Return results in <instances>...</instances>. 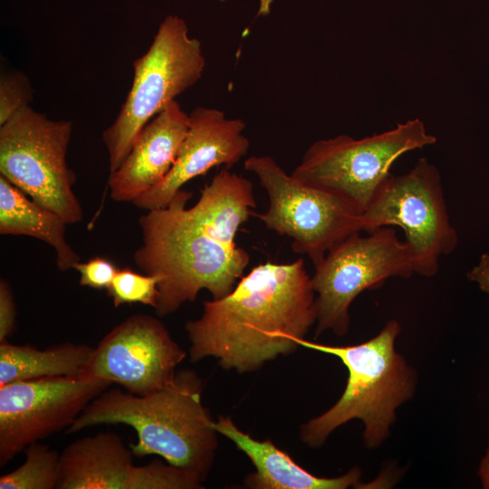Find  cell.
I'll return each instance as SVG.
<instances>
[{
    "mask_svg": "<svg viewBox=\"0 0 489 489\" xmlns=\"http://www.w3.org/2000/svg\"><path fill=\"white\" fill-rule=\"evenodd\" d=\"M192 192L180 189L164 208L139 219L142 244L133 255L144 273L158 275L159 317L194 302L202 290L226 296L250 262L237 245V232L255 207L253 183L225 168L187 207Z\"/></svg>",
    "mask_w": 489,
    "mask_h": 489,
    "instance_id": "6da1fadb",
    "label": "cell"
},
{
    "mask_svg": "<svg viewBox=\"0 0 489 489\" xmlns=\"http://www.w3.org/2000/svg\"><path fill=\"white\" fill-rule=\"evenodd\" d=\"M314 323L315 292L304 261L260 264L226 296L205 301L201 316L186 323L189 360L213 357L226 370L254 371L294 352L295 340Z\"/></svg>",
    "mask_w": 489,
    "mask_h": 489,
    "instance_id": "7a4b0ae2",
    "label": "cell"
},
{
    "mask_svg": "<svg viewBox=\"0 0 489 489\" xmlns=\"http://www.w3.org/2000/svg\"><path fill=\"white\" fill-rule=\"evenodd\" d=\"M203 383L191 369L147 395L105 389L66 429L68 434L101 424H123L137 434L134 456L158 455L204 481L212 467L217 432L202 402Z\"/></svg>",
    "mask_w": 489,
    "mask_h": 489,
    "instance_id": "3957f363",
    "label": "cell"
},
{
    "mask_svg": "<svg viewBox=\"0 0 489 489\" xmlns=\"http://www.w3.org/2000/svg\"><path fill=\"white\" fill-rule=\"evenodd\" d=\"M400 330L397 320H389L375 337L348 346L295 340L300 347L339 358L349 373L340 399L302 426L303 443L318 447L336 428L352 419L363 422V441L368 448H377L386 440L396 409L413 397L416 387L414 370L395 350Z\"/></svg>",
    "mask_w": 489,
    "mask_h": 489,
    "instance_id": "277c9868",
    "label": "cell"
},
{
    "mask_svg": "<svg viewBox=\"0 0 489 489\" xmlns=\"http://www.w3.org/2000/svg\"><path fill=\"white\" fill-rule=\"evenodd\" d=\"M206 59L201 42L174 14L160 23L149 50L133 62V81L115 120L102 133L110 173L122 163L140 130L176 97L197 82Z\"/></svg>",
    "mask_w": 489,
    "mask_h": 489,
    "instance_id": "5b68a950",
    "label": "cell"
},
{
    "mask_svg": "<svg viewBox=\"0 0 489 489\" xmlns=\"http://www.w3.org/2000/svg\"><path fill=\"white\" fill-rule=\"evenodd\" d=\"M436 142L419 119L362 139L341 134L314 141L291 174L340 196L362 214L400 156Z\"/></svg>",
    "mask_w": 489,
    "mask_h": 489,
    "instance_id": "8992f818",
    "label": "cell"
},
{
    "mask_svg": "<svg viewBox=\"0 0 489 489\" xmlns=\"http://www.w3.org/2000/svg\"><path fill=\"white\" fill-rule=\"evenodd\" d=\"M244 167L257 177L269 198L268 209L252 216L291 238L292 251L307 255L314 266L338 242L362 232L361 213L350 202L287 174L272 157L253 155Z\"/></svg>",
    "mask_w": 489,
    "mask_h": 489,
    "instance_id": "52a82bcc",
    "label": "cell"
},
{
    "mask_svg": "<svg viewBox=\"0 0 489 489\" xmlns=\"http://www.w3.org/2000/svg\"><path fill=\"white\" fill-rule=\"evenodd\" d=\"M72 132V121L51 120L32 106L0 125V176L67 225L83 216L66 161Z\"/></svg>",
    "mask_w": 489,
    "mask_h": 489,
    "instance_id": "ba28073f",
    "label": "cell"
},
{
    "mask_svg": "<svg viewBox=\"0 0 489 489\" xmlns=\"http://www.w3.org/2000/svg\"><path fill=\"white\" fill-rule=\"evenodd\" d=\"M362 231L398 226L405 240L414 273L424 277L436 274L441 257L457 246L442 178L427 158H419L407 173L391 174L361 214Z\"/></svg>",
    "mask_w": 489,
    "mask_h": 489,
    "instance_id": "9c48e42d",
    "label": "cell"
},
{
    "mask_svg": "<svg viewBox=\"0 0 489 489\" xmlns=\"http://www.w3.org/2000/svg\"><path fill=\"white\" fill-rule=\"evenodd\" d=\"M311 276L315 292L314 338L326 331L338 336L350 328V307L366 290L377 289L392 277L408 278L415 273L406 243L391 226L368 235L352 234L334 244Z\"/></svg>",
    "mask_w": 489,
    "mask_h": 489,
    "instance_id": "30bf717a",
    "label": "cell"
},
{
    "mask_svg": "<svg viewBox=\"0 0 489 489\" xmlns=\"http://www.w3.org/2000/svg\"><path fill=\"white\" fill-rule=\"evenodd\" d=\"M110 385L100 379L48 377L0 386V466L29 445L70 427Z\"/></svg>",
    "mask_w": 489,
    "mask_h": 489,
    "instance_id": "8fae6325",
    "label": "cell"
},
{
    "mask_svg": "<svg viewBox=\"0 0 489 489\" xmlns=\"http://www.w3.org/2000/svg\"><path fill=\"white\" fill-rule=\"evenodd\" d=\"M186 351L158 319L129 316L99 342L81 375L121 386L135 395H147L170 383Z\"/></svg>",
    "mask_w": 489,
    "mask_h": 489,
    "instance_id": "7c38bea8",
    "label": "cell"
},
{
    "mask_svg": "<svg viewBox=\"0 0 489 489\" xmlns=\"http://www.w3.org/2000/svg\"><path fill=\"white\" fill-rule=\"evenodd\" d=\"M133 453L112 432L69 444L60 455L57 489H198L203 481L168 462L133 464Z\"/></svg>",
    "mask_w": 489,
    "mask_h": 489,
    "instance_id": "4fadbf2b",
    "label": "cell"
},
{
    "mask_svg": "<svg viewBox=\"0 0 489 489\" xmlns=\"http://www.w3.org/2000/svg\"><path fill=\"white\" fill-rule=\"evenodd\" d=\"M188 115V129L173 167L158 185L133 202L138 208H164L189 180L215 167L230 168L246 155L250 143L244 135L243 120L228 119L220 110L202 106Z\"/></svg>",
    "mask_w": 489,
    "mask_h": 489,
    "instance_id": "5bb4252c",
    "label": "cell"
},
{
    "mask_svg": "<svg viewBox=\"0 0 489 489\" xmlns=\"http://www.w3.org/2000/svg\"><path fill=\"white\" fill-rule=\"evenodd\" d=\"M188 124L189 115L176 100L146 124L120 166L110 173V197L133 203L158 185L173 167Z\"/></svg>",
    "mask_w": 489,
    "mask_h": 489,
    "instance_id": "9a60e30c",
    "label": "cell"
},
{
    "mask_svg": "<svg viewBox=\"0 0 489 489\" xmlns=\"http://www.w3.org/2000/svg\"><path fill=\"white\" fill-rule=\"evenodd\" d=\"M218 434L230 439L255 467L245 478V485L254 489H346L360 485L361 471L353 467L337 477L311 474L270 440H257L244 433L230 417L219 416L214 422Z\"/></svg>",
    "mask_w": 489,
    "mask_h": 489,
    "instance_id": "2e32d148",
    "label": "cell"
},
{
    "mask_svg": "<svg viewBox=\"0 0 489 489\" xmlns=\"http://www.w3.org/2000/svg\"><path fill=\"white\" fill-rule=\"evenodd\" d=\"M67 223L31 199L0 176V234L35 237L51 245L61 271L73 268L80 257L65 239Z\"/></svg>",
    "mask_w": 489,
    "mask_h": 489,
    "instance_id": "e0dca14e",
    "label": "cell"
},
{
    "mask_svg": "<svg viewBox=\"0 0 489 489\" xmlns=\"http://www.w3.org/2000/svg\"><path fill=\"white\" fill-rule=\"evenodd\" d=\"M93 347L62 343L39 350L0 342V386L48 377H81Z\"/></svg>",
    "mask_w": 489,
    "mask_h": 489,
    "instance_id": "ac0fdd59",
    "label": "cell"
},
{
    "mask_svg": "<svg viewBox=\"0 0 489 489\" xmlns=\"http://www.w3.org/2000/svg\"><path fill=\"white\" fill-rule=\"evenodd\" d=\"M24 452V462L0 477V489H57L60 455L38 442L29 445Z\"/></svg>",
    "mask_w": 489,
    "mask_h": 489,
    "instance_id": "d6986e66",
    "label": "cell"
},
{
    "mask_svg": "<svg viewBox=\"0 0 489 489\" xmlns=\"http://www.w3.org/2000/svg\"><path fill=\"white\" fill-rule=\"evenodd\" d=\"M160 281L158 275L141 274L129 267L119 268L107 292L115 307L141 303L155 309L158 300Z\"/></svg>",
    "mask_w": 489,
    "mask_h": 489,
    "instance_id": "ffe728a7",
    "label": "cell"
},
{
    "mask_svg": "<svg viewBox=\"0 0 489 489\" xmlns=\"http://www.w3.org/2000/svg\"><path fill=\"white\" fill-rule=\"evenodd\" d=\"M34 89L29 79L19 71H2L0 76V125L23 109L31 106Z\"/></svg>",
    "mask_w": 489,
    "mask_h": 489,
    "instance_id": "44dd1931",
    "label": "cell"
},
{
    "mask_svg": "<svg viewBox=\"0 0 489 489\" xmlns=\"http://www.w3.org/2000/svg\"><path fill=\"white\" fill-rule=\"evenodd\" d=\"M73 269L80 273L81 285L107 290L119 268L110 260L96 256L85 263L77 262Z\"/></svg>",
    "mask_w": 489,
    "mask_h": 489,
    "instance_id": "7402d4cb",
    "label": "cell"
},
{
    "mask_svg": "<svg viewBox=\"0 0 489 489\" xmlns=\"http://www.w3.org/2000/svg\"><path fill=\"white\" fill-rule=\"evenodd\" d=\"M15 322V306L12 290L5 280L0 281V342L7 340Z\"/></svg>",
    "mask_w": 489,
    "mask_h": 489,
    "instance_id": "603a6c76",
    "label": "cell"
},
{
    "mask_svg": "<svg viewBox=\"0 0 489 489\" xmlns=\"http://www.w3.org/2000/svg\"><path fill=\"white\" fill-rule=\"evenodd\" d=\"M466 276L470 282L475 283L481 291L489 293V254H483L478 264Z\"/></svg>",
    "mask_w": 489,
    "mask_h": 489,
    "instance_id": "cb8c5ba5",
    "label": "cell"
},
{
    "mask_svg": "<svg viewBox=\"0 0 489 489\" xmlns=\"http://www.w3.org/2000/svg\"><path fill=\"white\" fill-rule=\"evenodd\" d=\"M477 475L482 487L484 489H489V446L486 448L484 456L480 460Z\"/></svg>",
    "mask_w": 489,
    "mask_h": 489,
    "instance_id": "d4e9b609",
    "label": "cell"
},
{
    "mask_svg": "<svg viewBox=\"0 0 489 489\" xmlns=\"http://www.w3.org/2000/svg\"><path fill=\"white\" fill-rule=\"evenodd\" d=\"M216 1H218V2H222V3H223V2H225V1H226V0H216Z\"/></svg>",
    "mask_w": 489,
    "mask_h": 489,
    "instance_id": "484cf974",
    "label": "cell"
}]
</instances>
